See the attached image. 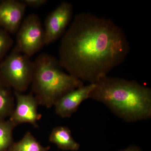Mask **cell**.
<instances>
[{
	"label": "cell",
	"mask_w": 151,
	"mask_h": 151,
	"mask_svg": "<svg viewBox=\"0 0 151 151\" xmlns=\"http://www.w3.org/2000/svg\"><path fill=\"white\" fill-rule=\"evenodd\" d=\"M1 1H0V2H1Z\"/></svg>",
	"instance_id": "obj_17"
},
{
	"label": "cell",
	"mask_w": 151,
	"mask_h": 151,
	"mask_svg": "<svg viewBox=\"0 0 151 151\" xmlns=\"http://www.w3.org/2000/svg\"><path fill=\"white\" fill-rule=\"evenodd\" d=\"M130 50L126 33L113 20L81 12L62 36L58 60L70 75L95 84L123 63Z\"/></svg>",
	"instance_id": "obj_1"
},
{
	"label": "cell",
	"mask_w": 151,
	"mask_h": 151,
	"mask_svg": "<svg viewBox=\"0 0 151 151\" xmlns=\"http://www.w3.org/2000/svg\"><path fill=\"white\" fill-rule=\"evenodd\" d=\"M14 99L12 89L0 75V121L12 115L15 106Z\"/></svg>",
	"instance_id": "obj_11"
},
{
	"label": "cell",
	"mask_w": 151,
	"mask_h": 151,
	"mask_svg": "<svg viewBox=\"0 0 151 151\" xmlns=\"http://www.w3.org/2000/svg\"><path fill=\"white\" fill-rule=\"evenodd\" d=\"M94 86V84L83 85L63 95L54 105L57 115L63 118L70 117L83 101L89 98Z\"/></svg>",
	"instance_id": "obj_9"
},
{
	"label": "cell",
	"mask_w": 151,
	"mask_h": 151,
	"mask_svg": "<svg viewBox=\"0 0 151 151\" xmlns=\"http://www.w3.org/2000/svg\"><path fill=\"white\" fill-rule=\"evenodd\" d=\"M14 43L10 34L0 27V63L2 61Z\"/></svg>",
	"instance_id": "obj_14"
},
{
	"label": "cell",
	"mask_w": 151,
	"mask_h": 151,
	"mask_svg": "<svg viewBox=\"0 0 151 151\" xmlns=\"http://www.w3.org/2000/svg\"><path fill=\"white\" fill-rule=\"evenodd\" d=\"M26 7L22 1H1L0 27L9 34L17 32L23 21Z\"/></svg>",
	"instance_id": "obj_8"
},
{
	"label": "cell",
	"mask_w": 151,
	"mask_h": 151,
	"mask_svg": "<svg viewBox=\"0 0 151 151\" xmlns=\"http://www.w3.org/2000/svg\"><path fill=\"white\" fill-rule=\"evenodd\" d=\"M119 151H143L142 149L139 146L132 145L129 146L124 150Z\"/></svg>",
	"instance_id": "obj_16"
},
{
	"label": "cell",
	"mask_w": 151,
	"mask_h": 151,
	"mask_svg": "<svg viewBox=\"0 0 151 151\" xmlns=\"http://www.w3.org/2000/svg\"><path fill=\"white\" fill-rule=\"evenodd\" d=\"M49 140L63 150L77 151L80 145L72 137L70 129L65 126L54 127L49 137Z\"/></svg>",
	"instance_id": "obj_10"
},
{
	"label": "cell",
	"mask_w": 151,
	"mask_h": 151,
	"mask_svg": "<svg viewBox=\"0 0 151 151\" xmlns=\"http://www.w3.org/2000/svg\"><path fill=\"white\" fill-rule=\"evenodd\" d=\"M73 6L62 2L49 14L45 22V45L53 43L63 35L72 20Z\"/></svg>",
	"instance_id": "obj_6"
},
{
	"label": "cell",
	"mask_w": 151,
	"mask_h": 151,
	"mask_svg": "<svg viewBox=\"0 0 151 151\" xmlns=\"http://www.w3.org/2000/svg\"><path fill=\"white\" fill-rule=\"evenodd\" d=\"M30 58L14 47L0 63V75L14 91L23 93L31 84L34 64Z\"/></svg>",
	"instance_id": "obj_4"
},
{
	"label": "cell",
	"mask_w": 151,
	"mask_h": 151,
	"mask_svg": "<svg viewBox=\"0 0 151 151\" xmlns=\"http://www.w3.org/2000/svg\"><path fill=\"white\" fill-rule=\"evenodd\" d=\"M50 146L44 147L32 133L27 132L18 142H14L7 151H48Z\"/></svg>",
	"instance_id": "obj_12"
},
{
	"label": "cell",
	"mask_w": 151,
	"mask_h": 151,
	"mask_svg": "<svg viewBox=\"0 0 151 151\" xmlns=\"http://www.w3.org/2000/svg\"><path fill=\"white\" fill-rule=\"evenodd\" d=\"M17 126L9 120L0 121V151H7L14 142L13 131Z\"/></svg>",
	"instance_id": "obj_13"
},
{
	"label": "cell",
	"mask_w": 151,
	"mask_h": 151,
	"mask_svg": "<svg viewBox=\"0 0 151 151\" xmlns=\"http://www.w3.org/2000/svg\"><path fill=\"white\" fill-rule=\"evenodd\" d=\"M34 64L30 86L39 105L51 108L66 93L84 85L83 81L65 73L58 60L51 55H39Z\"/></svg>",
	"instance_id": "obj_3"
},
{
	"label": "cell",
	"mask_w": 151,
	"mask_h": 151,
	"mask_svg": "<svg viewBox=\"0 0 151 151\" xmlns=\"http://www.w3.org/2000/svg\"><path fill=\"white\" fill-rule=\"evenodd\" d=\"M14 92L16 104L9 120L17 127L19 124L27 123L37 128L38 122L41 119L42 115L38 112L39 104L34 95L32 92L24 94Z\"/></svg>",
	"instance_id": "obj_7"
},
{
	"label": "cell",
	"mask_w": 151,
	"mask_h": 151,
	"mask_svg": "<svg viewBox=\"0 0 151 151\" xmlns=\"http://www.w3.org/2000/svg\"><path fill=\"white\" fill-rule=\"evenodd\" d=\"M16 44L14 48L30 58L45 45V34L40 19L31 14L23 21L18 31Z\"/></svg>",
	"instance_id": "obj_5"
},
{
	"label": "cell",
	"mask_w": 151,
	"mask_h": 151,
	"mask_svg": "<svg viewBox=\"0 0 151 151\" xmlns=\"http://www.w3.org/2000/svg\"><path fill=\"white\" fill-rule=\"evenodd\" d=\"M27 6L37 8L41 6L47 2V0H23L22 1Z\"/></svg>",
	"instance_id": "obj_15"
},
{
	"label": "cell",
	"mask_w": 151,
	"mask_h": 151,
	"mask_svg": "<svg viewBox=\"0 0 151 151\" xmlns=\"http://www.w3.org/2000/svg\"><path fill=\"white\" fill-rule=\"evenodd\" d=\"M89 99L103 103L127 122L151 118V89L134 80L108 76L100 78Z\"/></svg>",
	"instance_id": "obj_2"
}]
</instances>
